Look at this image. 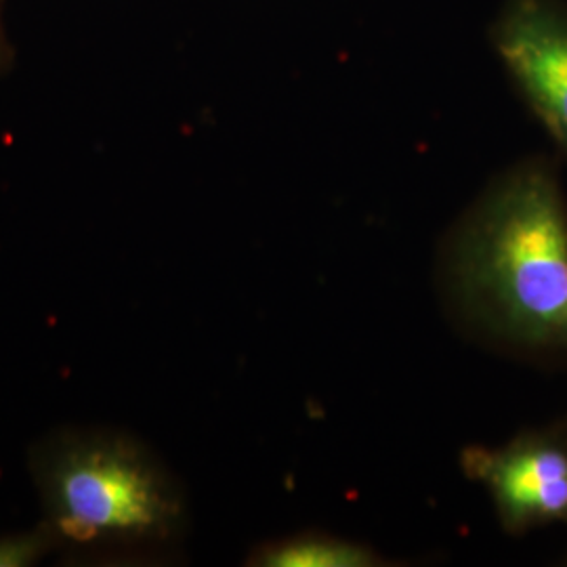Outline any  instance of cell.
Returning a JSON list of instances; mask_svg holds the SVG:
<instances>
[{"label": "cell", "mask_w": 567, "mask_h": 567, "mask_svg": "<svg viewBox=\"0 0 567 567\" xmlns=\"http://www.w3.org/2000/svg\"><path fill=\"white\" fill-rule=\"evenodd\" d=\"M454 276L501 334L567 351V210L548 171L524 168L482 204L456 244Z\"/></svg>", "instance_id": "6da1fadb"}, {"label": "cell", "mask_w": 567, "mask_h": 567, "mask_svg": "<svg viewBox=\"0 0 567 567\" xmlns=\"http://www.w3.org/2000/svg\"><path fill=\"white\" fill-rule=\"evenodd\" d=\"M49 527L76 545L161 543L182 498L161 466L116 433H65L34 461Z\"/></svg>", "instance_id": "7a4b0ae2"}, {"label": "cell", "mask_w": 567, "mask_h": 567, "mask_svg": "<svg viewBox=\"0 0 567 567\" xmlns=\"http://www.w3.org/2000/svg\"><path fill=\"white\" fill-rule=\"evenodd\" d=\"M466 473L486 484L511 532L567 522V444L529 433L501 450L471 447Z\"/></svg>", "instance_id": "3957f363"}, {"label": "cell", "mask_w": 567, "mask_h": 567, "mask_svg": "<svg viewBox=\"0 0 567 567\" xmlns=\"http://www.w3.org/2000/svg\"><path fill=\"white\" fill-rule=\"evenodd\" d=\"M496 47L538 118L567 152V16L548 0H515Z\"/></svg>", "instance_id": "277c9868"}, {"label": "cell", "mask_w": 567, "mask_h": 567, "mask_svg": "<svg viewBox=\"0 0 567 567\" xmlns=\"http://www.w3.org/2000/svg\"><path fill=\"white\" fill-rule=\"evenodd\" d=\"M252 564L265 567H370L379 561L372 550L360 545L322 534H303L257 550Z\"/></svg>", "instance_id": "5b68a950"}, {"label": "cell", "mask_w": 567, "mask_h": 567, "mask_svg": "<svg viewBox=\"0 0 567 567\" xmlns=\"http://www.w3.org/2000/svg\"><path fill=\"white\" fill-rule=\"evenodd\" d=\"M58 540V534L49 526L0 536V567L34 566Z\"/></svg>", "instance_id": "8992f818"}]
</instances>
